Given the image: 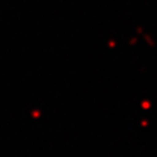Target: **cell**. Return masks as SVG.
<instances>
[]
</instances>
